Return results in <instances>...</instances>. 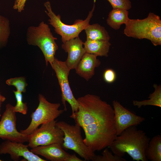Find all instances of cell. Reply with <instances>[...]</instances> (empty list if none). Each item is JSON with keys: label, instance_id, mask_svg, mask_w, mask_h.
<instances>
[{"label": "cell", "instance_id": "obj_1", "mask_svg": "<svg viewBox=\"0 0 161 161\" xmlns=\"http://www.w3.org/2000/svg\"><path fill=\"white\" fill-rule=\"evenodd\" d=\"M77 100L78 110L70 117L83 130V142L94 152L109 147L117 136L113 108L95 95Z\"/></svg>", "mask_w": 161, "mask_h": 161}, {"label": "cell", "instance_id": "obj_2", "mask_svg": "<svg viewBox=\"0 0 161 161\" xmlns=\"http://www.w3.org/2000/svg\"><path fill=\"white\" fill-rule=\"evenodd\" d=\"M136 126L129 127L117 136L109 147L114 154L120 157L127 153L134 160L146 161L145 150L151 139Z\"/></svg>", "mask_w": 161, "mask_h": 161}, {"label": "cell", "instance_id": "obj_3", "mask_svg": "<svg viewBox=\"0 0 161 161\" xmlns=\"http://www.w3.org/2000/svg\"><path fill=\"white\" fill-rule=\"evenodd\" d=\"M125 24L124 33L127 36L148 39L155 46L161 45V20L159 16L150 13L143 19L129 18Z\"/></svg>", "mask_w": 161, "mask_h": 161}, {"label": "cell", "instance_id": "obj_4", "mask_svg": "<svg viewBox=\"0 0 161 161\" xmlns=\"http://www.w3.org/2000/svg\"><path fill=\"white\" fill-rule=\"evenodd\" d=\"M26 41L28 44L38 47L43 53L46 65L51 67L58 46L49 25L43 21L37 26H30L27 30Z\"/></svg>", "mask_w": 161, "mask_h": 161}, {"label": "cell", "instance_id": "obj_5", "mask_svg": "<svg viewBox=\"0 0 161 161\" xmlns=\"http://www.w3.org/2000/svg\"><path fill=\"white\" fill-rule=\"evenodd\" d=\"M95 0L92 9L89 12L85 19L76 20L72 25H67L62 22L60 14L56 15L52 10L49 1L44 3L47 10L45 12L49 18L48 20L49 24L54 28L55 32L61 36L63 43L78 37L80 33L89 24L95 10Z\"/></svg>", "mask_w": 161, "mask_h": 161}, {"label": "cell", "instance_id": "obj_6", "mask_svg": "<svg viewBox=\"0 0 161 161\" xmlns=\"http://www.w3.org/2000/svg\"><path fill=\"white\" fill-rule=\"evenodd\" d=\"M56 125L64 133L63 148L73 151L86 161L92 160L95 154L83 142L81 127L64 121L57 122Z\"/></svg>", "mask_w": 161, "mask_h": 161}, {"label": "cell", "instance_id": "obj_7", "mask_svg": "<svg viewBox=\"0 0 161 161\" xmlns=\"http://www.w3.org/2000/svg\"><path fill=\"white\" fill-rule=\"evenodd\" d=\"M39 104L31 115V121L28 127L20 132L28 135L33 133L42 124L55 120L64 112L59 109V103H52L48 101L43 95H38Z\"/></svg>", "mask_w": 161, "mask_h": 161}, {"label": "cell", "instance_id": "obj_8", "mask_svg": "<svg viewBox=\"0 0 161 161\" xmlns=\"http://www.w3.org/2000/svg\"><path fill=\"white\" fill-rule=\"evenodd\" d=\"M54 120L41 125L33 133L29 135V147L32 148L38 146L54 143L62 145L64 133L56 125Z\"/></svg>", "mask_w": 161, "mask_h": 161}, {"label": "cell", "instance_id": "obj_9", "mask_svg": "<svg viewBox=\"0 0 161 161\" xmlns=\"http://www.w3.org/2000/svg\"><path fill=\"white\" fill-rule=\"evenodd\" d=\"M52 68L54 70L60 87L61 94V101L64 106V110H67L66 102L71 106L73 115L77 112L79 104L77 99L75 97L72 91L68 80V76L71 70L63 61L55 58L52 63Z\"/></svg>", "mask_w": 161, "mask_h": 161}, {"label": "cell", "instance_id": "obj_10", "mask_svg": "<svg viewBox=\"0 0 161 161\" xmlns=\"http://www.w3.org/2000/svg\"><path fill=\"white\" fill-rule=\"evenodd\" d=\"M5 107L0 121V138L23 143L28 142L29 135L22 134L17 129V119L14 106L7 103Z\"/></svg>", "mask_w": 161, "mask_h": 161}, {"label": "cell", "instance_id": "obj_11", "mask_svg": "<svg viewBox=\"0 0 161 161\" xmlns=\"http://www.w3.org/2000/svg\"><path fill=\"white\" fill-rule=\"evenodd\" d=\"M112 106L117 136L129 127L140 124L145 120L128 110L117 100L113 101Z\"/></svg>", "mask_w": 161, "mask_h": 161}, {"label": "cell", "instance_id": "obj_12", "mask_svg": "<svg viewBox=\"0 0 161 161\" xmlns=\"http://www.w3.org/2000/svg\"><path fill=\"white\" fill-rule=\"evenodd\" d=\"M28 147L23 143L5 140L0 144V154H8L14 161L21 157L28 161H47L31 152Z\"/></svg>", "mask_w": 161, "mask_h": 161}, {"label": "cell", "instance_id": "obj_13", "mask_svg": "<svg viewBox=\"0 0 161 161\" xmlns=\"http://www.w3.org/2000/svg\"><path fill=\"white\" fill-rule=\"evenodd\" d=\"M83 43L78 37L63 43L61 45L62 48L68 53L65 62L70 70L75 69L86 52L83 47Z\"/></svg>", "mask_w": 161, "mask_h": 161}, {"label": "cell", "instance_id": "obj_14", "mask_svg": "<svg viewBox=\"0 0 161 161\" xmlns=\"http://www.w3.org/2000/svg\"><path fill=\"white\" fill-rule=\"evenodd\" d=\"M30 151L51 161H67L70 154L64 150L62 145L58 143L38 146Z\"/></svg>", "mask_w": 161, "mask_h": 161}, {"label": "cell", "instance_id": "obj_15", "mask_svg": "<svg viewBox=\"0 0 161 161\" xmlns=\"http://www.w3.org/2000/svg\"><path fill=\"white\" fill-rule=\"evenodd\" d=\"M97 57L95 55L86 52L75 69L76 73L88 81L94 75L95 68L100 64Z\"/></svg>", "mask_w": 161, "mask_h": 161}, {"label": "cell", "instance_id": "obj_16", "mask_svg": "<svg viewBox=\"0 0 161 161\" xmlns=\"http://www.w3.org/2000/svg\"><path fill=\"white\" fill-rule=\"evenodd\" d=\"M83 45L86 53L97 56L108 57L111 44L107 41L86 40Z\"/></svg>", "mask_w": 161, "mask_h": 161}, {"label": "cell", "instance_id": "obj_17", "mask_svg": "<svg viewBox=\"0 0 161 161\" xmlns=\"http://www.w3.org/2000/svg\"><path fill=\"white\" fill-rule=\"evenodd\" d=\"M128 10L114 8L109 13L106 20L107 24L115 30H119L122 24H125L129 19Z\"/></svg>", "mask_w": 161, "mask_h": 161}, {"label": "cell", "instance_id": "obj_18", "mask_svg": "<svg viewBox=\"0 0 161 161\" xmlns=\"http://www.w3.org/2000/svg\"><path fill=\"white\" fill-rule=\"evenodd\" d=\"M147 160L161 161V136L157 135L150 139L145 150Z\"/></svg>", "mask_w": 161, "mask_h": 161}, {"label": "cell", "instance_id": "obj_19", "mask_svg": "<svg viewBox=\"0 0 161 161\" xmlns=\"http://www.w3.org/2000/svg\"><path fill=\"white\" fill-rule=\"evenodd\" d=\"M86 40L109 41L110 36L104 27L98 24H89L84 29Z\"/></svg>", "mask_w": 161, "mask_h": 161}, {"label": "cell", "instance_id": "obj_20", "mask_svg": "<svg viewBox=\"0 0 161 161\" xmlns=\"http://www.w3.org/2000/svg\"><path fill=\"white\" fill-rule=\"evenodd\" d=\"M154 91L151 94L147 100L142 101L133 100V103L134 106L138 108L143 106L151 105L161 107V86L155 84L154 85Z\"/></svg>", "mask_w": 161, "mask_h": 161}, {"label": "cell", "instance_id": "obj_21", "mask_svg": "<svg viewBox=\"0 0 161 161\" xmlns=\"http://www.w3.org/2000/svg\"><path fill=\"white\" fill-rule=\"evenodd\" d=\"M10 33L9 20L0 14V49L7 45Z\"/></svg>", "mask_w": 161, "mask_h": 161}, {"label": "cell", "instance_id": "obj_22", "mask_svg": "<svg viewBox=\"0 0 161 161\" xmlns=\"http://www.w3.org/2000/svg\"><path fill=\"white\" fill-rule=\"evenodd\" d=\"M108 148H105L102 153V155H96L91 160L92 161H126V160L112 153L109 151Z\"/></svg>", "mask_w": 161, "mask_h": 161}, {"label": "cell", "instance_id": "obj_23", "mask_svg": "<svg viewBox=\"0 0 161 161\" xmlns=\"http://www.w3.org/2000/svg\"><path fill=\"white\" fill-rule=\"evenodd\" d=\"M6 83L9 86H15L17 91L22 93L26 92V87L27 84L25 78L24 77L10 78L6 80Z\"/></svg>", "mask_w": 161, "mask_h": 161}, {"label": "cell", "instance_id": "obj_24", "mask_svg": "<svg viewBox=\"0 0 161 161\" xmlns=\"http://www.w3.org/2000/svg\"><path fill=\"white\" fill-rule=\"evenodd\" d=\"M13 92L16 100V104L14 106V111L24 115L26 114L28 111V107L27 103L23 101L22 93L17 90H13Z\"/></svg>", "mask_w": 161, "mask_h": 161}, {"label": "cell", "instance_id": "obj_25", "mask_svg": "<svg viewBox=\"0 0 161 161\" xmlns=\"http://www.w3.org/2000/svg\"><path fill=\"white\" fill-rule=\"evenodd\" d=\"M113 9L120 8L128 10L131 8V3L129 0H107Z\"/></svg>", "mask_w": 161, "mask_h": 161}, {"label": "cell", "instance_id": "obj_26", "mask_svg": "<svg viewBox=\"0 0 161 161\" xmlns=\"http://www.w3.org/2000/svg\"><path fill=\"white\" fill-rule=\"evenodd\" d=\"M103 78L106 82L112 83L115 80L116 78V73L112 69H107L103 73Z\"/></svg>", "mask_w": 161, "mask_h": 161}, {"label": "cell", "instance_id": "obj_27", "mask_svg": "<svg viewBox=\"0 0 161 161\" xmlns=\"http://www.w3.org/2000/svg\"><path fill=\"white\" fill-rule=\"evenodd\" d=\"M83 160L78 157L74 154H70L68 158L67 161H83Z\"/></svg>", "mask_w": 161, "mask_h": 161}, {"label": "cell", "instance_id": "obj_28", "mask_svg": "<svg viewBox=\"0 0 161 161\" xmlns=\"http://www.w3.org/2000/svg\"><path fill=\"white\" fill-rule=\"evenodd\" d=\"M6 100V98L3 96L2 95L0 92V101L2 102L5 101Z\"/></svg>", "mask_w": 161, "mask_h": 161}, {"label": "cell", "instance_id": "obj_29", "mask_svg": "<svg viewBox=\"0 0 161 161\" xmlns=\"http://www.w3.org/2000/svg\"><path fill=\"white\" fill-rule=\"evenodd\" d=\"M2 102L1 101H0V117L1 116V105L2 103Z\"/></svg>", "mask_w": 161, "mask_h": 161}, {"label": "cell", "instance_id": "obj_30", "mask_svg": "<svg viewBox=\"0 0 161 161\" xmlns=\"http://www.w3.org/2000/svg\"><path fill=\"white\" fill-rule=\"evenodd\" d=\"M0 161H1V160L0 159Z\"/></svg>", "mask_w": 161, "mask_h": 161}]
</instances>
